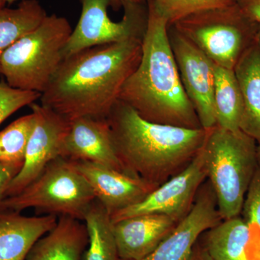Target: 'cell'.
<instances>
[{
	"instance_id": "obj_3",
	"label": "cell",
	"mask_w": 260,
	"mask_h": 260,
	"mask_svg": "<svg viewBox=\"0 0 260 260\" xmlns=\"http://www.w3.org/2000/svg\"><path fill=\"white\" fill-rule=\"evenodd\" d=\"M116 155L128 174L158 186L185 169L203 146L206 129L145 120L119 100L107 118Z\"/></svg>"
},
{
	"instance_id": "obj_33",
	"label": "cell",
	"mask_w": 260,
	"mask_h": 260,
	"mask_svg": "<svg viewBox=\"0 0 260 260\" xmlns=\"http://www.w3.org/2000/svg\"><path fill=\"white\" fill-rule=\"evenodd\" d=\"M5 8V4L3 2L0 1V10Z\"/></svg>"
},
{
	"instance_id": "obj_31",
	"label": "cell",
	"mask_w": 260,
	"mask_h": 260,
	"mask_svg": "<svg viewBox=\"0 0 260 260\" xmlns=\"http://www.w3.org/2000/svg\"><path fill=\"white\" fill-rule=\"evenodd\" d=\"M256 42L260 49V26L259 29H258L257 34H256Z\"/></svg>"
},
{
	"instance_id": "obj_28",
	"label": "cell",
	"mask_w": 260,
	"mask_h": 260,
	"mask_svg": "<svg viewBox=\"0 0 260 260\" xmlns=\"http://www.w3.org/2000/svg\"><path fill=\"white\" fill-rule=\"evenodd\" d=\"M20 171V168L5 165L0 162V203L5 198V192L10 181Z\"/></svg>"
},
{
	"instance_id": "obj_8",
	"label": "cell",
	"mask_w": 260,
	"mask_h": 260,
	"mask_svg": "<svg viewBox=\"0 0 260 260\" xmlns=\"http://www.w3.org/2000/svg\"><path fill=\"white\" fill-rule=\"evenodd\" d=\"M79 21L63 49L62 58L88 48L143 39L148 23V6L144 3L123 5L124 16L114 22L108 16L110 0H80Z\"/></svg>"
},
{
	"instance_id": "obj_6",
	"label": "cell",
	"mask_w": 260,
	"mask_h": 260,
	"mask_svg": "<svg viewBox=\"0 0 260 260\" xmlns=\"http://www.w3.org/2000/svg\"><path fill=\"white\" fill-rule=\"evenodd\" d=\"M170 25L214 64L230 70L234 69L244 52L256 42L259 28L236 3L193 13Z\"/></svg>"
},
{
	"instance_id": "obj_26",
	"label": "cell",
	"mask_w": 260,
	"mask_h": 260,
	"mask_svg": "<svg viewBox=\"0 0 260 260\" xmlns=\"http://www.w3.org/2000/svg\"><path fill=\"white\" fill-rule=\"evenodd\" d=\"M241 214L248 223L260 231V160L246 192Z\"/></svg>"
},
{
	"instance_id": "obj_4",
	"label": "cell",
	"mask_w": 260,
	"mask_h": 260,
	"mask_svg": "<svg viewBox=\"0 0 260 260\" xmlns=\"http://www.w3.org/2000/svg\"><path fill=\"white\" fill-rule=\"evenodd\" d=\"M257 143L242 130L206 129L201 148L207 178L222 220L239 216L259 165Z\"/></svg>"
},
{
	"instance_id": "obj_32",
	"label": "cell",
	"mask_w": 260,
	"mask_h": 260,
	"mask_svg": "<svg viewBox=\"0 0 260 260\" xmlns=\"http://www.w3.org/2000/svg\"><path fill=\"white\" fill-rule=\"evenodd\" d=\"M0 1L3 2L5 5L6 4H12V3H15L17 0H0Z\"/></svg>"
},
{
	"instance_id": "obj_18",
	"label": "cell",
	"mask_w": 260,
	"mask_h": 260,
	"mask_svg": "<svg viewBox=\"0 0 260 260\" xmlns=\"http://www.w3.org/2000/svg\"><path fill=\"white\" fill-rule=\"evenodd\" d=\"M88 243L85 224L60 215L55 226L34 244L25 260H83Z\"/></svg>"
},
{
	"instance_id": "obj_25",
	"label": "cell",
	"mask_w": 260,
	"mask_h": 260,
	"mask_svg": "<svg viewBox=\"0 0 260 260\" xmlns=\"http://www.w3.org/2000/svg\"><path fill=\"white\" fill-rule=\"evenodd\" d=\"M42 93L13 88L5 81L0 82V124L19 109L31 105L41 99Z\"/></svg>"
},
{
	"instance_id": "obj_22",
	"label": "cell",
	"mask_w": 260,
	"mask_h": 260,
	"mask_svg": "<svg viewBox=\"0 0 260 260\" xmlns=\"http://www.w3.org/2000/svg\"><path fill=\"white\" fill-rule=\"evenodd\" d=\"M47 16V12L38 0H23L15 9L4 8L0 10V75L5 51L37 28Z\"/></svg>"
},
{
	"instance_id": "obj_11",
	"label": "cell",
	"mask_w": 260,
	"mask_h": 260,
	"mask_svg": "<svg viewBox=\"0 0 260 260\" xmlns=\"http://www.w3.org/2000/svg\"><path fill=\"white\" fill-rule=\"evenodd\" d=\"M36 122L30 135L23 167L7 188L5 198L20 192L44 170L48 164L61 157V148L70 122L42 104H32Z\"/></svg>"
},
{
	"instance_id": "obj_30",
	"label": "cell",
	"mask_w": 260,
	"mask_h": 260,
	"mask_svg": "<svg viewBox=\"0 0 260 260\" xmlns=\"http://www.w3.org/2000/svg\"><path fill=\"white\" fill-rule=\"evenodd\" d=\"M111 5L114 8H119L120 6L128 3H136V4H141L144 3L145 0H110Z\"/></svg>"
},
{
	"instance_id": "obj_2",
	"label": "cell",
	"mask_w": 260,
	"mask_h": 260,
	"mask_svg": "<svg viewBox=\"0 0 260 260\" xmlns=\"http://www.w3.org/2000/svg\"><path fill=\"white\" fill-rule=\"evenodd\" d=\"M147 6L141 60L124 83L119 100L150 122L203 128L181 83L169 42V21L150 0Z\"/></svg>"
},
{
	"instance_id": "obj_14",
	"label": "cell",
	"mask_w": 260,
	"mask_h": 260,
	"mask_svg": "<svg viewBox=\"0 0 260 260\" xmlns=\"http://www.w3.org/2000/svg\"><path fill=\"white\" fill-rule=\"evenodd\" d=\"M61 157L93 162L127 174L116 155L107 119L80 117L70 121Z\"/></svg>"
},
{
	"instance_id": "obj_21",
	"label": "cell",
	"mask_w": 260,
	"mask_h": 260,
	"mask_svg": "<svg viewBox=\"0 0 260 260\" xmlns=\"http://www.w3.org/2000/svg\"><path fill=\"white\" fill-rule=\"evenodd\" d=\"M83 220L89 237L83 260H119L110 215L99 200L90 205Z\"/></svg>"
},
{
	"instance_id": "obj_5",
	"label": "cell",
	"mask_w": 260,
	"mask_h": 260,
	"mask_svg": "<svg viewBox=\"0 0 260 260\" xmlns=\"http://www.w3.org/2000/svg\"><path fill=\"white\" fill-rule=\"evenodd\" d=\"M72 32L66 18L53 14L19 39L2 56L1 75L8 85L42 93L62 61Z\"/></svg>"
},
{
	"instance_id": "obj_15",
	"label": "cell",
	"mask_w": 260,
	"mask_h": 260,
	"mask_svg": "<svg viewBox=\"0 0 260 260\" xmlns=\"http://www.w3.org/2000/svg\"><path fill=\"white\" fill-rule=\"evenodd\" d=\"M178 223L161 214H145L112 223L119 259L139 260L149 255Z\"/></svg>"
},
{
	"instance_id": "obj_9",
	"label": "cell",
	"mask_w": 260,
	"mask_h": 260,
	"mask_svg": "<svg viewBox=\"0 0 260 260\" xmlns=\"http://www.w3.org/2000/svg\"><path fill=\"white\" fill-rule=\"evenodd\" d=\"M168 34L183 88L200 124L204 129L213 127L217 124L214 107V63L172 25H169Z\"/></svg>"
},
{
	"instance_id": "obj_34",
	"label": "cell",
	"mask_w": 260,
	"mask_h": 260,
	"mask_svg": "<svg viewBox=\"0 0 260 260\" xmlns=\"http://www.w3.org/2000/svg\"><path fill=\"white\" fill-rule=\"evenodd\" d=\"M257 153H258V158H259V160H260V144H258Z\"/></svg>"
},
{
	"instance_id": "obj_29",
	"label": "cell",
	"mask_w": 260,
	"mask_h": 260,
	"mask_svg": "<svg viewBox=\"0 0 260 260\" xmlns=\"http://www.w3.org/2000/svg\"><path fill=\"white\" fill-rule=\"evenodd\" d=\"M188 260H212L202 244L197 242L190 257Z\"/></svg>"
},
{
	"instance_id": "obj_24",
	"label": "cell",
	"mask_w": 260,
	"mask_h": 260,
	"mask_svg": "<svg viewBox=\"0 0 260 260\" xmlns=\"http://www.w3.org/2000/svg\"><path fill=\"white\" fill-rule=\"evenodd\" d=\"M172 25L179 19L203 10L222 8L235 0H150Z\"/></svg>"
},
{
	"instance_id": "obj_10",
	"label": "cell",
	"mask_w": 260,
	"mask_h": 260,
	"mask_svg": "<svg viewBox=\"0 0 260 260\" xmlns=\"http://www.w3.org/2000/svg\"><path fill=\"white\" fill-rule=\"evenodd\" d=\"M207 179L201 149L185 169L171 178L138 204L111 215L112 223L145 214H161L180 222L190 211L200 188Z\"/></svg>"
},
{
	"instance_id": "obj_13",
	"label": "cell",
	"mask_w": 260,
	"mask_h": 260,
	"mask_svg": "<svg viewBox=\"0 0 260 260\" xmlns=\"http://www.w3.org/2000/svg\"><path fill=\"white\" fill-rule=\"evenodd\" d=\"M71 161L88 181L96 200L102 203L110 216L140 203L158 187L141 178L93 162Z\"/></svg>"
},
{
	"instance_id": "obj_7",
	"label": "cell",
	"mask_w": 260,
	"mask_h": 260,
	"mask_svg": "<svg viewBox=\"0 0 260 260\" xmlns=\"http://www.w3.org/2000/svg\"><path fill=\"white\" fill-rule=\"evenodd\" d=\"M95 199L90 184L73 162L58 157L20 192L5 198L0 203V211L20 213L34 208L49 215L83 220Z\"/></svg>"
},
{
	"instance_id": "obj_27",
	"label": "cell",
	"mask_w": 260,
	"mask_h": 260,
	"mask_svg": "<svg viewBox=\"0 0 260 260\" xmlns=\"http://www.w3.org/2000/svg\"><path fill=\"white\" fill-rule=\"evenodd\" d=\"M235 3L249 20L260 26V0H235Z\"/></svg>"
},
{
	"instance_id": "obj_19",
	"label": "cell",
	"mask_w": 260,
	"mask_h": 260,
	"mask_svg": "<svg viewBox=\"0 0 260 260\" xmlns=\"http://www.w3.org/2000/svg\"><path fill=\"white\" fill-rule=\"evenodd\" d=\"M243 102L240 129L260 144V49L256 42L234 68Z\"/></svg>"
},
{
	"instance_id": "obj_20",
	"label": "cell",
	"mask_w": 260,
	"mask_h": 260,
	"mask_svg": "<svg viewBox=\"0 0 260 260\" xmlns=\"http://www.w3.org/2000/svg\"><path fill=\"white\" fill-rule=\"evenodd\" d=\"M214 107L216 125L230 131L240 129L242 94L234 70L214 64Z\"/></svg>"
},
{
	"instance_id": "obj_1",
	"label": "cell",
	"mask_w": 260,
	"mask_h": 260,
	"mask_svg": "<svg viewBox=\"0 0 260 260\" xmlns=\"http://www.w3.org/2000/svg\"><path fill=\"white\" fill-rule=\"evenodd\" d=\"M143 40L96 46L64 58L42 93V105L69 122L107 119L140 64Z\"/></svg>"
},
{
	"instance_id": "obj_17",
	"label": "cell",
	"mask_w": 260,
	"mask_h": 260,
	"mask_svg": "<svg viewBox=\"0 0 260 260\" xmlns=\"http://www.w3.org/2000/svg\"><path fill=\"white\" fill-rule=\"evenodd\" d=\"M20 213L0 211V260H25L32 246L50 232L55 215L26 217Z\"/></svg>"
},
{
	"instance_id": "obj_16",
	"label": "cell",
	"mask_w": 260,
	"mask_h": 260,
	"mask_svg": "<svg viewBox=\"0 0 260 260\" xmlns=\"http://www.w3.org/2000/svg\"><path fill=\"white\" fill-rule=\"evenodd\" d=\"M240 215L205 232L202 245L212 260H260V233Z\"/></svg>"
},
{
	"instance_id": "obj_23",
	"label": "cell",
	"mask_w": 260,
	"mask_h": 260,
	"mask_svg": "<svg viewBox=\"0 0 260 260\" xmlns=\"http://www.w3.org/2000/svg\"><path fill=\"white\" fill-rule=\"evenodd\" d=\"M35 122V114L32 112L16 119L0 132L1 164L22 169Z\"/></svg>"
},
{
	"instance_id": "obj_12",
	"label": "cell",
	"mask_w": 260,
	"mask_h": 260,
	"mask_svg": "<svg viewBox=\"0 0 260 260\" xmlns=\"http://www.w3.org/2000/svg\"><path fill=\"white\" fill-rule=\"evenodd\" d=\"M221 220L213 188L209 182L203 183L185 218L153 252L139 260H188L198 239Z\"/></svg>"
}]
</instances>
